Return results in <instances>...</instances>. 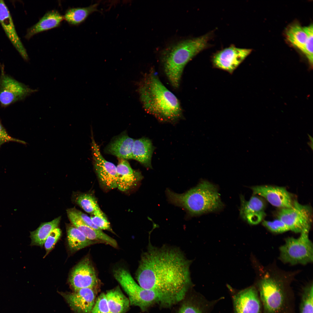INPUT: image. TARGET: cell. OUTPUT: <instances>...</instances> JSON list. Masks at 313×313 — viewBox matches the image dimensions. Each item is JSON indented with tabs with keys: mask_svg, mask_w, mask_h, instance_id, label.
<instances>
[{
	"mask_svg": "<svg viewBox=\"0 0 313 313\" xmlns=\"http://www.w3.org/2000/svg\"><path fill=\"white\" fill-rule=\"evenodd\" d=\"M262 224L269 230L274 232L280 233L289 230L287 226L278 219L272 221L264 220Z\"/></svg>",
	"mask_w": 313,
	"mask_h": 313,
	"instance_id": "obj_35",
	"label": "cell"
},
{
	"mask_svg": "<svg viewBox=\"0 0 313 313\" xmlns=\"http://www.w3.org/2000/svg\"><path fill=\"white\" fill-rule=\"evenodd\" d=\"M113 276L127 294L130 305L138 307L143 312L156 304L164 306L163 301L159 295L141 287L126 269L119 267L115 269Z\"/></svg>",
	"mask_w": 313,
	"mask_h": 313,
	"instance_id": "obj_6",
	"label": "cell"
},
{
	"mask_svg": "<svg viewBox=\"0 0 313 313\" xmlns=\"http://www.w3.org/2000/svg\"><path fill=\"white\" fill-rule=\"evenodd\" d=\"M277 216L287 226L289 230L301 233L306 229L310 228L312 211L310 206L300 204L294 200L291 207L280 209Z\"/></svg>",
	"mask_w": 313,
	"mask_h": 313,
	"instance_id": "obj_8",
	"label": "cell"
},
{
	"mask_svg": "<svg viewBox=\"0 0 313 313\" xmlns=\"http://www.w3.org/2000/svg\"><path fill=\"white\" fill-rule=\"evenodd\" d=\"M251 189L253 194L264 198L273 206L281 209L293 205L294 200L284 187L264 185L253 186Z\"/></svg>",
	"mask_w": 313,
	"mask_h": 313,
	"instance_id": "obj_14",
	"label": "cell"
},
{
	"mask_svg": "<svg viewBox=\"0 0 313 313\" xmlns=\"http://www.w3.org/2000/svg\"><path fill=\"white\" fill-rule=\"evenodd\" d=\"M211 34L182 41L174 45L163 54L162 62L165 74L175 88L179 85L184 69L194 57L209 46Z\"/></svg>",
	"mask_w": 313,
	"mask_h": 313,
	"instance_id": "obj_3",
	"label": "cell"
},
{
	"mask_svg": "<svg viewBox=\"0 0 313 313\" xmlns=\"http://www.w3.org/2000/svg\"><path fill=\"white\" fill-rule=\"evenodd\" d=\"M0 23L14 46L23 59L28 61L26 50L17 34L10 12L3 0H0Z\"/></svg>",
	"mask_w": 313,
	"mask_h": 313,
	"instance_id": "obj_17",
	"label": "cell"
},
{
	"mask_svg": "<svg viewBox=\"0 0 313 313\" xmlns=\"http://www.w3.org/2000/svg\"><path fill=\"white\" fill-rule=\"evenodd\" d=\"M61 234V229L57 228L53 230L47 237L44 245L46 250L45 256L53 249L60 239Z\"/></svg>",
	"mask_w": 313,
	"mask_h": 313,
	"instance_id": "obj_34",
	"label": "cell"
},
{
	"mask_svg": "<svg viewBox=\"0 0 313 313\" xmlns=\"http://www.w3.org/2000/svg\"><path fill=\"white\" fill-rule=\"evenodd\" d=\"M116 166L117 188L126 191L135 185L142 178L141 172L133 169L126 160L120 159Z\"/></svg>",
	"mask_w": 313,
	"mask_h": 313,
	"instance_id": "obj_19",
	"label": "cell"
},
{
	"mask_svg": "<svg viewBox=\"0 0 313 313\" xmlns=\"http://www.w3.org/2000/svg\"><path fill=\"white\" fill-rule=\"evenodd\" d=\"M231 292L234 313H261L262 304L255 287Z\"/></svg>",
	"mask_w": 313,
	"mask_h": 313,
	"instance_id": "obj_13",
	"label": "cell"
},
{
	"mask_svg": "<svg viewBox=\"0 0 313 313\" xmlns=\"http://www.w3.org/2000/svg\"><path fill=\"white\" fill-rule=\"evenodd\" d=\"M37 91L17 81L5 72L1 66L0 74V104L6 107L16 102L24 99Z\"/></svg>",
	"mask_w": 313,
	"mask_h": 313,
	"instance_id": "obj_9",
	"label": "cell"
},
{
	"mask_svg": "<svg viewBox=\"0 0 313 313\" xmlns=\"http://www.w3.org/2000/svg\"><path fill=\"white\" fill-rule=\"evenodd\" d=\"M257 285L263 313H294L293 294L283 282L269 276Z\"/></svg>",
	"mask_w": 313,
	"mask_h": 313,
	"instance_id": "obj_5",
	"label": "cell"
},
{
	"mask_svg": "<svg viewBox=\"0 0 313 313\" xmlns=\"http://www.w3.org/2000/svg\"><path fill=\"white\" fill-rule=\"evenodd\" d=\"M68 245L70 251L74 252L94 244L99 243L88 239L80 230L72 225L66 227Z\"/></svg>",
	"mask_w": 313,
	"mask_h": 313,
	"instance_id": "obj_25",
	"label": "cell"
},
{
	"mask_svg": "<svg viewBox=\"0 0 313 313\" xmlns=\"http://www.w3.org/2000/svg\"><path fill=\"white\" fill-rule=\"evenodd\" d=\"M76 201L85 212L91 214L100 209L95 198L90 194L79 195L76 198Z\"/></svg>",
	"mask_w": 313,
	"mask_h": 313,
	"instance_id": "obj_30",
	"label": "cell"
},
{
	"mask_svg": "<svg viewBox=\"0 0 313 313\" xmlns=\"http://www.w3.org/2000/svg\"><path fill=\"white\" fill-rule=\"evenodd\" d=\"M91 313H111L105 293H101L96 299Z\"/></svg>",
	"mask_w": 313,
	"mask_h": 313,
	"instance_id": "obj_33",
	"label": "cell"
},
{
	"mask_svg": "<svg viewBox=\"0 0 313 313\" xmlns=\"http://www.w3.org/2000/svg\"><path fill=\"white\" fill-rule=\"evenodd\" d=\"M188 260L178 248L150 244L142 254L135 278L141 287L162 299L165 306L182 300L192 285Z\"/></svg>",
	"mask_w": 313,
	"mask_h": 313,
	"instance_id": "obj_1",
	"label": "cell"
},
{
	"mask_svg": "<svg viewBox=\"0 0 313 313\" xmlns=\"http://www.w3.org/2000/svg\"><path fill=\"white\" fill-rule=\"evenodd\" d=\"M105 295L111 313H125L128 310L129 299L119 286L107 291Z\"/></svg>",
	"mask_w": 313,
	"mask_h": 313,
	"instance_id": "obj_23",
	"label": "cell"
},
{
	"mask_svg": "<svg viewBox=\"0 0 313 313\" xmlns=\"http://www.w3.org/2000/svg\"><path fill=\"white\" fill-rule=\"evenodd\" d=\"M307 35V39L302 52L312 65L313 62V27L312 24L303 27Z\"/></svg>",
	"mask_w": 313,
	"mask_h": 313,
	"instance_id": "obj_31",
	"label": "cell"
},
{
	"mask_svg": "<svg viewBox=\"0 0 313 313\" xmlns=\"http://www.w3.org/2000/svg\"><path fill=\"white\" fill-rule=\"evenodd\" d=\"M69 281L74 291L84 288L97 289L99 281L95 269L88 257L84 258L74 267Z\"/></svg>",
	"mask_w": 313,
	"mask_h": 313,
	"instance_id": "obj_12",
	"label": "cell"
},
{
	"mask_svg": "<svg viewBox=\"0 0 313 313\" xmlns=\"http://www.w3.org/2000/svg\"><path fill=\"white\" fill-rule=\"evenodd\" d=\"M63 20V16L57 10L49 11L28 29L25 37L28 40L36 34L58 27Z\"/></svg>",
	"mask_w": 313,
	"mask_h": 313,
	"instance_id": "obj_21",
	"label": "cell"
},
{
	"mask_svg": "<svg viewBox=\"0 0 313 313\" xmlns=\"http://www.w3.org/2000/svg\"><path fill=\"white\" fill-rule=\"evenodd\" d=\"M90 218L93 222L101 230L114 233L109 222L100 209L91 214Z\"/></svg>",
	"mask_w": 313,
	"mask_h": 313,
	"instance_id": "obj_32",
	"label": "cell"
},
{
	"mask_svg": "<svg viewBox=\"0 0 313 313\" xmlns=\"http://www.w3.org/2000/svg\"><path fill=\"white\" fill-rule=\"evenodd\" d=\"M91 146L94 170L100 183L108 189L117 188L116 166L103 156L93 137Z\"/></svg>",
	"mask_w": 313,
	"mask_h": 313,
	"instance_id": "obj_10",
	"label": "cell"
},
{
	"mask_svg": "<svg viewBox=\"0 0 313 313\" xmlns=\"http://www.w3.org/2000/svg\"><path fill=\"white\" fill-rule=\"evenodd\" d=\"M313 286L312 282L303 288L301 294L299 313H313Z\"/></svg>",
	"mask_w": 313,
	"mask_h": 313,
	"instance_id": "obj_29",
	"label": "cell"
},
{
	"mask_svg": "<svg viewBox=\"0 0 313 313\" xmlns=\"http://www.w3.org/2000/svg\"><path fill=\"white\" fill-rule=\"evenodd\" d=\"M60 219L61 217L59 216L50 221L42 223L37 229L30 232V245L43 247L49 234L57 228Z\"/></svg>",
	"mask_w": 313,
	"mask_h": 313,
	"instance_id": "obj_26",
	"label": "cell"
},
{
	"mask_svg": "<svg viewBox=\"0 0 313 313\" xmlns=\"http://www.w3.org/2000/svg\"><path fill=\"white\" fill-rule=\"evenodd\" d=\"M10 141L16 142L23 144H26V143L25 141L10 136L0 121V147L4 143Z\"/></svg>",
	"mask_w": 313,
	"mask_h": 313,
	"instance_id": "obj_36",
	"label": "cell"
},
{
	"mask_svg": "<svg viewBox=\"0 0 313 313\" xmlns=\"http://www.w3.org/2000/svg\"><path fill=\"white\" fill-rule=\"evenodd\" d=\"M252 51L251 49L239 48L232 45L214 53L212 62L214 67L232 73Z\"/></svg>",
	"mask_w": 313,
	"mask_h": 313,
	"instance_id": "obj_11",
	"label": "cell"
},
{
	"mask_svg": "<svg viewBox=\"0 0 313 313\" xmlns=\"http://www.w3.org/2000/svg\"><path fill=\"white\" fill-rule=\"evenodd\" d=\"M138 91L143 107L148 113L167 121H174L181 116L179 100L153 72L146 74L139 84Z\"/></svg>",
	"mask_w": 313,
	"mask_h": 313,
	"instance_id": "obj_2",
	"label": "cell"
},
{
	"mask_svg": "<svg viewBox=\"0 0 313 313\" xmlns=\"http://www.w3.org/2000/svg\"><path fill=\"white\" fill-rule=\"evenodd\" d=\"M310 228L306 229L297 238L289 237L280 248V258L292 265L305 264L312 262L313 244L309 238Z\"/></svg>",
	"mask_w": 313,
	"mask_h": 313,
	"instance_id": "obj_7",
	"label": "cell"
},
{
	"mask_svg": "<svg viewBox=\"0 0 313 313\" xmlns=\"http://www.w3.org/2000/svg\"><path fill=\"white\" fill-rule=\"evenodd\" d=\"M210 304L204 299H192L183 304L177 313H207Z\"/></svg>",
	"mask_w": 313,
	"mask_h": 313,
	"instance_id": "obj_28",
	"label": "cell"
},
{
	"mask_svg": "<svg viewBox=\"0 0 313 313\" xmlns=\"http://www.w3.org/2000/svg\"><path fill=\"white\" fill-rule=\"evenodd\" d=\"M169 201L186 210L192 215L216 211L223 206L216 186L207 181H203L196 186L183 194L166 190Z\"/></svg>",
	"mask_w": 313,
	"mask_h": 313,
	"instance_id": "obj_4",
	"label": "cell"
},
{
	"mask_svg": "<svg viewBox=\"0 0 313 313\" xmlns=\"http://www.w3.org/2000/svg\"><path fill=\"white\" fill-rule=\"evenodd\" d=\"M99 3H97L86 7L69 8L63 16L64 20L70 25H79L85 21L90 14L99 11Z\"/></svg>",
	"mask_w": 313,
	"mask_h": 313,
	"instance_id": "obj_24",
	"label": "cell"
},
{
	"mask_svg": "<svg viewBox=\"0 0 313 313\" xmlns=\"http://www.w3.org/2000/svg\"><path fill=\"white\" fill-rule=\"evenodd\" d=\"M135 139L124 132L113 139L107 146V153L120 159H132V150Z\"/></svg>",
	"mask_w": 313,
	"mask_h": 313,
	"instance_id": "obj_20",
	"label": "cell"
},
{
	"mask_svg": "<svg viewBox=\"0 0 313 313\" xmlns=\"http://www.w3.org/2000/svg\"><path fill=\"white\" fill-rule=\"evenodd\" d=\"M97 290L84 288L73 292L60 294L76 313H91L96 301Z\"/></svg>",
	"mask_w": 313,
	"mask_h": 313,
	"instance_id": "obj_15",
	"label": "cell"
},
{
	"mask_svg": "<svg viewBox=\"0 0 313 313\" xmlns=\"http://www.w3.org/2000/svg\"><path fill=\"white\" fill-rule=\"evenodd\" d=\"M68 217L72 224L88 239L99 243H106L114 248L118 247L117 241L102 230L93 229L86 225L74 212L72 208L67 210Z\"/></svg>",
	"mask_w": 313,
	"mask_h": 313,
	"instance_id": "obj_18",
	"label": "cell"
},
{
	"mask_svg": "<svg viewBox=\"0 0 313 313\" xmlns=\"http://www.w3.org/2000/svg\"><path fill=\"white\" fill-rule=\"evenodd\" d=\"M285 34L288 40L302 51L307 39L306 34L303 27L297 23L292 24L287 28Z\"/></svg>",
	"mask_w": 313,
	"mask_h": 313,
	"instance_id": "obj_27",
	"label": "cell"
},
{
	"mask_svg": "<svg viewBox=\"0 0 313 313\" xmlns=\"http://www.w3.org/2000/svg\"><path fill=\"white\" fill-rule=\"evenodd\" d=\"M240 214L244 220L251 225H256L261 222L265 216V205L261 197L253 194L248 201L240 196Z\"/></svg>",
	"mask_w": 313,
	"mask_h": 313,
	"instance_id": "obj_16",
	"label": "cell"
},
{
	"mask_svg": "<svg viewBox=\"0 0 313 313\" xmlns=\"http://www.w3.org/2000/svg\"><path fill=\"white\" fill-rule=\"evenodd\" d=\"M151 141L145 138L135 140L132 150V159L145 166L152 168L151 158L154 150Z\"/></svg>",
	"mask_w": 313,
	"mask_h": 313,
	"instance_id": "obj_22",
	"label": "cell"
}]
</instances>
